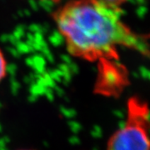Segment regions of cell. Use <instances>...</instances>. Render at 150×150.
Listing matches in <instances>:
<instances>
[{
	"label": "cell",
	"instance_id": "6da1fadb",
	"mask_svg": "<svg viewBox=\"0 0 150 150\" xmlns=\"http://www.w3.org/2000/svg\"><path fill=\"white\" fill-rule=\"evenodd\" d=\"M121 13L91 0H70L54 11L52 18L68 52L74 58L88 62L118 60L119 48H132L149 56L148 38L124 23Z\"/></svg>",
	"mask_w": 150,
	"mask_h": 150
},
{
	"label": "cell",
	"instance_id": "7a4b0ae2",
	"mask_svg": "<svg viewBox=\"0 0 150 150\" xmlns=\"http://www.w3.org/2000/svg\"><path fill=\"white\" fill-rule=\"evenodd\" d=\"M149 108L139 97L127 101V118L109 137L107 150H149Z\"/></svg>",
	"mask_w": 150,
	"mask_h": 150
},
{
	"label": "cell",
	"instance_id": "3957f363",
	"mask_svg": "<svg viewBox=\"0 0 150 150\" xmlns=\"http://www.w3.org/2000/svg\"><path fill=\"white\" fill-rule=\"evenodd\" d=\"M129 74L124 66L115 59L98 61V71L93 93L107 98H118L129 85Z\"/></svg>",
	"mask_w": 150,
	"mask_h": 150
},
{
	"label": "cell",
	"instance_id": "277c9868",
	"mask_svg": "<svg viewBox=\"0 0 150 150\" xmlns=\"http://www.w3.org/2000/svg\"><path fill=\"white\" fill-rule=\"evenodd\" d=\"M91 1L108 9L122 12V6L128 0H91Z\"/></svg>",
	"mask_w": 150,
	"mask_h": 150
},
{
	"label": "cell",
	"instance_id": "5b68a950",
	"mask_svg": "<svg viewBox=\"0 0 150 150\" xmlns=\"http://www.w3.org/2000/svg\"><path fill=\"white\" fill-rule=\"evenodd\" d=\"M7 60L5 55L0 48V82L5 78L7 74Z\"/></svg>",
	"mask_w": 150,
	"mask_h": 150
},
{
	"label": "cell",
	"instance_id": "8992f818",
	"mask_svg": "<svg viewBox=\"0 0 150 150\" xmlns=\"http://www.w3.org/2000/svg\"><path fill=\"white\" fill-rule=\"evenodd\" d=\"M43 1H48V2H52V3H54V4H58V3H59L61 0H43Z\"/></svg>",
	"mask_w": 150,
	"mask_h": 150
},
{
	"label": "cell",
	"instance_id": "52a82bcc",
	"mask_svg": "<svg viewBox=\"0 0 150 150\" xmlns=\"http://www.w3.org/2000/svg\"><path fill=\"white\" fill-rule=\"evenodd\" d=\"M20 150H32V149H20Z\"/></svg>",
	"mask_w": 150,
	"mask_h": 150
}]
</instances>
